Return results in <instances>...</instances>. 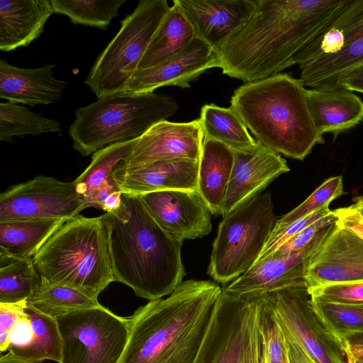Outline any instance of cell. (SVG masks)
Listing matches in <instances>:
<instances>
[{
  "label": "cell",
  "mask_w": 363,
  "mask_h": 363,
  "mask_svg": "<svg viewBox=\"0 0 363 363\" xmlns=\"http://www.w3.org/2000/svg\"><path fill=\"white\" fill-rule=\"evenodd\" d=\"M306 91L299 79L279 73L244 83L234 91L230 107L259 143L303 160L315 145L325 143L310 113Z\"/></svg>",
  "instance_id": "obj_4"
},
{
  "label": "cell",
  "mask_w": 363,
  "mask_h": 363,
  "mask_svg": "<svg viewBox=\"0 0 363 363\" xmlns=\"http://www.w3.org/2000/svg\"><path fill=\"white\" fill-rule=\"evenodd\" d=\"M65 221L43 219L0 222V252L33 257Z\"/></svg>",
  "instance_id": "obj_26"
},
{
  "label": "cell",
  "mask_w": 363,
  "mask_h": 363,
  "mask_svg": "<svg viewBox=\"0 0 363 363\" xmlns=\"http://www.w3.org/2000/svg\"><path fill=\"white\" fill-rule=\"evenodd\" d=\"M138 138L111 144L93 154L89 166L74 181L83 201V210L95 191L111 178L115 168L127 157Z\"/></svg>",
  "instance_id": "obj_30"
},
{
  "label": "cell",
  "mask_w": 363,
  "mask_h": 363,
  "mask_svg": "<svg viewBox=\"0 0 363 363\" xmlns=\"http://www.w3.org/2000/svg\"><path fill=\"white\" fill-rule=\"evenodd\" d=\"M308 109L318 133L336 137L363 120V101L347 89H306Z\"/></svg>",
  "instance_id": "obj_23"
},
{
  "label": "cell",
  "mask_w": 363,
  "mask_h": 363,
  "mask_svg": "<svg viewBox=\"0 0 363 363\" xmlns=\"http://www.w3.org/2000/svg\"><path fill=\"white\" fill-rule=\"evenodd\" d=\"M286 340L290 363H312L303 351L295 343Z\"/></svg>",
  "instance_id": "obj_44"
},
{
  "label": "cell",
  "mask_w": 363,
  "mask_h": 363,
  "mask_svg": "<svg viewBox=\"0 0 363 363\" xmlns=\"http://www.w3.org/2000/svg\"><path fill=\"white\" fill-rule=\"evenodd\" d=\"M331 225L323 228L306 247L287 255L269 256L257 262L247 272L224 288L236 295L262 296L288 287L306 286V261L327 235Z\"/></svg>",
  "instance_id": "obj_16"
},
{
  "label": "cell",
  "mask_w": 363,
  "mask_h": 363,
  "mask_svg": "<svg viewBox=\"0 0 363 363\" xmlns=\"http://www.w3.org/2000/svg\"><path fill=\"white\" fill-rule=\"evenodd\" d=\"M222 292L214 282L190 279L139 307L118 363H211Z\"/></svg>",
  "instance_id": "obj_1"
},
{
  "label": "cell",
  "mask_w": 363,
  "mask_h": 363,
  "mask_svg": "<svg viewBox=\"0 0 363 363\" xmlns=\"http://www.w3.org/2000/svg\"><path fill=\"white\" fill-rule=\"evenodd\" d=\"M41 282L33 257H18L0 252V303L27 301Z\"/></svg>",
  "instance_id": "obj_28"
},
{
  "label": "cell",
  "mask_w": 363,
  "mask_h": 363,
  "mask_svg": "<svg viewBox=\"0 0 363 363\" xmlns=\"http://www.w3.org/2000/svg\"><path fill=\"white\" fill-rule=\"evenodd\" d=\"M345 194L342 176L331 177L324 181L300 205L275 221L273 230L281 229L294 221L320 209Z\"/></svg>",
  "instance_id": "obj_35"
},
{
  "label": "cell",
  "mask_w": 363,
  "mask_h": 363,
  "mask_svg": "<svg viewBox=\"0 0 363 363\" xmlns=\"http://www.w3.org/2000/svg\"><path fill=\"white\" fill-rule=\"evenodd\" d=\"M337 223L363 238V218L352 206L334 210Z\"/></svg>",
  "instance_id": "obj_41"
},
{
  "label": "cell",
  "mask_w": 363,
  "mask_h": 363,
  "mask_svg": "<svg viewBox=\"0 0 363 363\" xmlns=\"http://www.w3.org/2000/svg\"><path fill=\"white\" fill-rule=\"evenodd\" d=\"M50 0H0V50L28 47L54 13Z\"/></svg>",
  "instance_id": "obj_22"
},
{
  "label": "cell",
  "mask_w": 363,
  "mask_h": 363,
  "mask_svg": "<svg viewBox=\"0 0 363 363\" xmlns=\"http://www.w3.org/2000/svg\"><path fill=\"white\" fill-rule=\"evenodd\" d=\"M347 0H256L246 23L215 50L222 72L244 83L294 65Z\"/></svg>",
  "instance_id": "obj_2"
},
{
  "label": "cell",
  "mask_w": 363,
  "mask_h": 363,
  "mask_svg": "<svg viewBox=\"0 0 363 363\" xmlns=\"http://www.w3.org/2000/svg\"><path fill=\"white\" fill-rule=\"evenodd\" d=\"M26 305L53 318L74 311L101 306L98 300L77 289L43 279L38 290L26 301Z\"/></svg>",
  "instance_id": "obj_31"
},
{
  "label": "cell",
  "mask_w": 363,
  "mask_h": 363,
  "mask_svg": "<svg viewBox=\"0 0 363 363\" xmlns=\"http://www.w3.org/2000/svg\"><path fill=\"white\" fill-rule=\"evenodd\" d=\"M329 205L330 203L326 204L320 209L294 221L281 229L277 230H272L257 262L262 260L272 254L279 247L307 226L313 223L320 218L329 215L332 212L329 208Z\"/></svg>",
  "instance_id": "obj_37"
},
{
  "label": "cell",
  "mask_w": 363,
  "mask_h": 363,
  "mask_svg": "<svg viewBox=\"0 0 363 363\" xmlns=\"http://www.w3.org/2000/svg\"><path fill=\"white\" fill-rule=\"evenodd\" d=\"M199 120L204 139L220 142L233 151L250 150L259 143L231 107L205 104L201 107Z\"/></svg>",
  "instance_id": "obj_27"
},
{
  "label": "cell",
  "mask_w": 363,
  "mask_h": 363,
  "mask_svg": "<svg viewBox=\"0 0 363 363\" xmlns=\"http://www.w3.org/2000/svg\"><path fill=\"white\" fill-rule=\"evenodd\" d=\"M199 161L173 160L126 168L119 164L111 177L124 194L142 195L164 190H197Z\"/></svg>",
  "instance_id": "obj_20"
},
{
  "label": "cell",
  "mask_w": 363,
  "mask_h": 363,
  "mask_svg": "<svg viewBox=\"0 0 363 363\" xmlns=\"http://www.w3.org/2000/svg\"><path fill=\"white\" fill-rule=\"evenodd\" d=\"M308 289L363 281V238L335 222L306 261Z\"/></svg>",
  "instance_id": "obj_13"
},
{
  "label": "cell",
  "mask_w": 363,
  "mask_h": 363,
  "mask_svg": "<svg viewBox=\"0 0 363 363\" xmlns=\"http://www.w3.org/2000/svg\"><path fill=\"white\" fill-rule=\"evenodd\" d=\"M32 338L30 319L27 313L21 318L13 327L9 335V351L26 345Z\"/></svg>",
  "instance_id": "obj_42"
},
{
  "label": "cell",
  "mask_w": 363,
  "mask_h": 363,
  "mask_svg": "<svg viewBox=\"0 0 363 363\" xmlns=\"http://www.w3.org/2000/svg\"><path fill=\"white\" fill-rule=\"evenodd\" d=\"M190 22L196 38L214 50L242 27L256 0H174Z\"/></svg>",
  "instance_id": "obj_19"
},
{
  "label": "cell",
  "mask_w": 363,
  "mask_h": 363,
  "mask_svg": "<svg viewBox=\"0 0 363 363\" xmlns=\"http://www.w3.org/2000/svg\"><path fill=\"white\" fill-rule=\"evenodd\" d=\"M260 323L265 363H290L284 336L271 313L265 295L262 298Z\"/></svg>",
  "instance_id": "obj_36"
},
{
  "label": "cell",
  "mask_w": 363,
  "mask_h": 363,
  "mask_svg": "<svg viewBox=\"0 0 363 363\" xmlns=\"http://www.w3.org/2000/svg\"><path fill=\"white\" fill-rule=\"evenodd\" d=\"M345 341L349 347L362 348L363 347V333L348 337Z\"/></svg>",
  "instance_id": "obj_46"
},
{
  "label": "cell",
  "mask_w": 363,
  "mask_h": 363,
  "mask_svg": "<svg viewBox=\"0 0 363 363\" xmlns=\"http://www.w3.org/2000/svg\"><path fill=\"white\" fill-rule=\"evenodd\" d=\"M55 318L62 340L61 363L119 362L129 337V317L101 305Z\"/></svg>",
  "instance_id": "obj_10"
},
{
  "label": "cell",
  "mask_w": 363,
  "mask_h": 363,
  "mask_svg": "<svg viewBox=\"0 0 363 363\" xmlns=\"http://www.w3.org/2000/svg\"><path fill=\"white\" fill-rule=\"evenodd\" d=\"M57 121L31 111L28 108L7 101L0 104V141L13 143V137L37 136L61 132Z\"/></svg>",
  "instance_id": "obj_32"
},
{
  "label": "cell",
  "mask_w": 363,
  "mask_h": 363,
  "mask_svg": "<svg viewBox=\"0 0 363 363\" xmlns=\"http://www.w3.org/2000/svg\"><path fill=\"white\" fill-rule=\"evenodd\" d=\"M101 216L115 281L150 301L169 296L183 282L182 243L159 225L139 196L123 193L121 207Z\"/></svg>",
  "instance_id": "obj_3"
},
{
  "label": "cell",
  "mask_w": 363,
  "mask_h": 363,
  "mask_svg": "<svg viewBox=\"0 0 363 363\" xmlns=\"http://www.w3.org/2000/svg\"><path fill=\"white\" fill-rule=\"evenodd\" d=\"M348 347L347 361L348 363H363V347L352 348Z\"/></svg>",
  "instance_id": "obj_45"
},
{
  "label": "cell",
  "mask_w": 363,
  "mask_h": 363,
  "mask_svg": "<svg viewBox=\"0 0 363 363\" xmlns=\"http://www.w3.org/2000/svg\"><path fill=\"white\" fill-rule=\"evenodd\" d=\"M215 50L196 38L182 52L153 67L137 70L128 82L125 91L130 94L152 93L167 86L190 87L207 69L217 67Z\"/></svg>",
  "instance_id": "obj_17"
},
{
  "label": "cell",
  "mask_w": 363,
  "mask_h": 363,
  "mask_svg": "<svg viewBox=\"0 0 363 363\" xmlns=\"http://www.w3.org/2000/svg\"><path fill=\"white\" fill-rule=\"evenodd\" d=\"M170 8L166 0H140L121 21L119 30L98 56L85 81L97 98L125 91Z\"/></svg>",
  "instance_id": "obj_8"
},
{
  "label": "cell",
  "mask_w": 363,
  "mask_h": 363,
  "mask_svg": "<svg viewBox=\"0 0 363 363\" xmlns=\"http://www.w3.org/2000/svg\"><path fill=\"white\" fill-rule=\"evenodd\" d=\"M213 244L208 274L233 281L257 262L275 224L269 193L258 194L223 217Z\"/></svg>",
  "instance_id": "obj_9"
},
{
  "label": "cell",
  "mask_w": 363,
  "mask_h": 363,
  "mask_svg": "<svg viewBox=\"0 0 363 363\" xmlns=\"http://www.w3.org/2000/svg\"><path fill=\"white\" fill-rule=\"evenodd\" d=\"M311 298L343 304H363V281L308 289Z\"/></svg>",
  "instance_id": "obj_38"
},
{
  "label": "cell",
  "mask_w": 363,
  "mask_h": 363,
  "mask_svg": "<svg viewBox=\"0 0 363 363\" xmlns=\"http://www.w3.org/2000/svg\"><path fill=\"white\" fill-rule=\"evenodd\" d=\"M55 65L37 68H21L0 60V97L30 106L48 105L62 97L67 82L53 76Z\"/></svg>",
  "instance_id": "obj_21"
},
{
  "label": "cell",
  "mask_w": 363,
  "mask_h": 363,
  "mask_svg": "<svg viewBox=\"0 0 363 363\" xmlns=\"http://www.w3.org/2000/svg\"><path fill=\"white\" fill-rule=\"evenodd\" d=\"M337 217L333 210L329 215L305 228L269 256L280 257L302 250L314 240L323 228L335 223Z\"/></svg>",
  "instance_id": "obj_39"
},
{
  "label": "cell",
  "mask_w": 363,
  "mask_h": 363,
  "mask_svg": "<svg viewBox=\"0 0 363 363\" xmlns=\"http://www.w3.org/2000/svg\"><path fill=\"white\" fill-rule=\"evenodd\" d=\"M203 140L199 118L183 123L162 121L138 139L119 164L134 168L160 161L199 160Z\"/></svg>",
  "instance_id": "obj_14"
},
{
  "label": "cell",
  "mask_w": 363,
  "mask_h": 363,
  "mask_svg": "<svg viewBox=\"0 0 363 363\" xmlns=\"http://www.w3.org/2000/svg\"><path fill=\"white\" fill-rule=\"evenodd\" d=\"M304 86L340 90V82L363 67V0H347L328 26L295 57Z\"/></svg>",
  "instance_id": "obj_7"
},
{
  "label": "cell",
  "mask_w": 363,
  "mask_h": 363,
  "mask_svg": "<svg viewBox=\"0 0 363 363\" xmlns=\"http://www.w3.org/2000/svg\"><path fill=\"white\" fill-rule=\"evenodd\" d=\"M41 279L77 289L98 300L115 281L108 238L101 216L67 220L33 257Z\"/></svg>",
  "instance_id": "obj_5"
},
{
  "label": "cell",
  "mask_w": 363,
  "mask_h": 363,
  "mask_svg": "<svg viewBox=\"0 0 363 363\" xmlns=\"http://www.w3.org/2000/svg\"><path fill=\"white\" fill-rule=\"evenodd\" d=\"M178 108L166 94L117 93L79 107L68 133L73 147L87 157L111 144L140 138Z\"/></svg>",
  "instance_id": "obj_6"
},
{
  "label": "cell",
  "mask_w": 363,
  "mask_h": 363,
  "mask_svg": "<svg viewBox=\"0 0 363 363\" xmlns=\"http://www.w3.org/2000/svg\"><path fill=\"white\" fill-rule=\"evenodd\" d=\"M195 38L192 26L174 0L173 5L143 55L138 70L153 67L177 55Z\"/></svg>",
  "instance_id": "obj_25"
},
{
  "label": "cell",
  "mask_w": 363,
  "mask_h": 363,
  "mask_svg": "<svg viewBox=\"0 0 363 363\" xmlns=\"http://www.w3.org/2000/svg\"><path fill=\"white\" fill-rule=\"evenodd\" d=\"M139 196L159 225L182 244L211 231V212L197 190H164Z\"/></svg>",
  "instance_id": "obj_15"
},
{
  "label": "cell",
  "mask_w": 363,
  "mask_h": 363,
  "mask_svg": "<svg viewBox=\"0 0 363 363\" xmlns=\"http://www.w3.org/2000/svg\"><path fill=\"white\" fill-rule=\"evenodd\" d=\"M234 162L223 217L264 189L290 169L281 155L258 143L247 151H233Z\"/></svg>",
  "instance_id": "obj_18"
},
{
  "label": "cell",
  "mask_w": 363,
  "mask_h": 363,
  "mask_svg": "<svg viewBox=\"0 0 363 363\" xmlns=\"http://www.w3.org/2000/svg\"><path fill=\"white\" fill-rule=\"evenodd\" d=\"M285 339L297 345L312 363H348V347L316 315L306 286H291L265 295Z\"/></svg>",
  "instance_id": "obj_11"
},
{
  "label": "cell",
  "mask_w": 363,
  "mask_h": 363,
  "mask_svg": "<svg viewBox=\"0 0 363 363\" xmlns=\"http://www.w3.org/2000/svg\"><path fill=\"white\" fill-rule=\"evenodd\" d=\"M340 88L363 94V67L346 75L340 82Z\"/></svg>",
  "instance_id": "obj_43"
},
{
  "label": "cell",
  "mask_w": 363,
  "mask_h": 363,
  "mask_svg": "<svg viewBox=\"0 0 363 363\" xmlns=\"http://www.w3.org/2000/svg\"><path fill=\"white\" fill-rule=\"evenodd\" d=\"M26 301L16 303H0V352L8 350L9 335L16 322L26 315Z\"/></svg>",
  "instance_id": "obj_40"
},
{
  "label": "cell",
  "mask_w": 363,
  "mask_h": 363,
  "mask_svg": "<svg viewBox=\"0 0 363 363\" xmlns=\"http://www.w3.org/2000/svg\"><path fill=\"white\" fill-rule=\"evenodd\" d=\"M354 203L351 206L361 215L363 218V196H357L352 199Z\"/></svg>",
  "instance_id": "obj_48"
},
{
  "label": "cell",
  "mask_w": 363,
  "mask_h": 363,
  "mask_svg": "<svg viewBox=\"0 0 363 363\" xmlns=\"http://www.w3.org/2000/svg\"><path fill=\"white\" fill-rule=\"evenodd\" d=\"M25 311L30 319L32 338L26 345L9 352L33 362L49 359L61 363L62 340L56 318L27 306Z\"/></svg>",
  "instance_id": "obj_29"
},
{
  "label": "cell",
  "mask_w": 363,
  "mask_h": 363,
  "mask_svg": "<svg viewBox=\"0 0 363 363\" xmlns=\"http://www.w3.org/2000/svg\"><path fill=\"white\" fill-rule=\"evenodd\" d=\"M126 0H50L55 13L67 16L74 24L106 30Z\"/></svg>",
  "instance_id": "obj_33"
},
{
  "label": "cell",
  "mask_w": 363,
  "mask_h": 363,
  "mask_svg": "<svg viewBox=\"0 0 363 363\" xmlns=\"http://www.w3.org/2000/svg\"><path fill=\"white\" fill-rule=\"evenodd\" d=\"M83 210L74 182L38 175L0 194V222L69 220Z\"/></svg>",
  "instance_id": "obj_12"
},
{
  "label": "cell",
  "mask_w": 363,
  "mask_h": 363,
  "mask_svg": "<svg viewBox=\"0 0 363 363\" xmlns=\"http://www.w3.org/2000/svg\"><path fill=\"white\" fill-rule=\"evenodd\" d=\"M234 162L233 150L213 139H204L199 161L197 191L211 213L223 216Z\"/></svg>",
  "instance_id": "obj_24"
},
{
  "label": "cell",
  "mask_w": 363,
  "mask_h": 363,
  "mask_svg": "<svg viewBox=\"0 0 363 363\" xmlns=\"http://www.w3.org/2000/svg\"><path fill=\"white\" fill-rule=\"evenodd\" d=\"M0 363H38L20 359L11 352H8L0 357Z\"/></svg>",
  "instance_id": "obj_47"
},
{
  "label": "cell",
  "mask_w": 363,
  "mask_h": 363,
  "mask_svg": "<svg viewBox=\"0 0 363 363\" xmlns=\"http://www.w3.org/2000/svg\"><path fill=\"white\" fill-rule=\"evenodd\" d=\"M313 308L325 328L340 342L363 333V304H343L311 298Z\"/></svg>",
  "instance_id": "obj_34"
}]
</instances>
